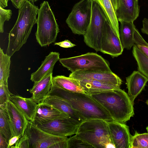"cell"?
Here are the masks:
<instances>
[{
	"mask_svg": "<svg viewBox=\"0 0 148 148\" xmlns=\"http://www.w3.org/2000/svg\"><path fill=\"white\" fill-rule=\"evenodd\" d=\"M38 6L26 0L18 9L17 20L8 35L6 54L11 57L27 42L32 27L36 23Z\"/></svg>",
	"mask_w": 148,
	"mask_h": 148,
	"instance_id": "6da1fadb",
	"label": "cell"
},
{
	"mask_svg": "<svg viewBox=\"0 0 148 148\" xmlns=\"http://www.w3.org/2000/svg\"><path fill=\"white\" fill-rule=\"evenodd\" d=\"M89 95L108 112L113 120L125 123L134 114V103L128 94L120 88Z\"/></svg>",
	"mask_w": 148,
	"mask_h": 148,
	"instance_id": "7a4b0ae2",
	"label": "cell"
},
{
	"mask_svg": "<svg viewBox=\"0 0 148 148\" xmlns=\"http://www.w3.org/2000/svg\"><path fill=\"white\" fill-rule=\"evenodd\" d=\"M49 95H55L67 101L86 119L113 120L108 112L89 95L64 89L53 84Z\"/></svg>",
	"mask_w": 148,
	"mask_h": 148,
	"instance_id": "3957f363",
	"label": "cell"
},
{
	"mask_svg": "<svg viewBox=\"0 0 148 148\" xmlns=\"http://www.w3.org/2000/svg\"><path fill=\"white\" fill-rule=\"evenodd\" d=\"M94 148H106L112 143L107 121L99 119L86 120L78 126L75 134Z\"/></svg>",
	"mask_w": 148,
	"mask_h": 148,
	"instance_id": "277c9868",
	"label": "cell"
},
{
	"mask_svg": "<svg viewBox=\"0 0 148 148\" xmlns=\"http://www.w3.org/2000/svg\"><path fill=\"white\" fill-rule=\"evenodd\" d=\"M38 14L36 39L41 47L46 46L56 40L59 32L58 25L47 1L41 3Z\"/></svg>",
	"mask_w": 148,
	"mask_h": 148,
	"instance_id": "5b68a950",
	"label": "cell"
},
{
	"mask_svg": "<svg viewBox=\"0 0 148 148\" xmlns=\"http://www.w3.org/2000/svg\"><path fill=\"white\" fill-rule=\"evenodd\" d=\"M62 65L71 73L79 70L111 72L109 62L101 56L93 52L80 56L60 58Z\"/></svg>",
	"mask_w": 148,
	"mask_h": 148,
	"instance_id": "8992f818",
	"label": "cell"
},
{
	"mask_svg": "<svg viewBox=\"0 0 148 148\" xmlns=\"http://www.w3.org/2000/svg\"><path fill=\"white\" fill-rule=\"evenodd\" d=\"M107 20L103 11L93 1L90 21L84 37L86 45L97 52L100 51L103 31Z\"/></svg>",
	"mask_w": 148,
	"mask_h": 148,
	"instance_id": "52a82bcc",
	"label": "cell"
},
{
	"mask_svg": "<svg viewBox=\"0 0 148 148\" xmlns=\"http://www.w3.org/2000/svg\"><path fill=\"white\" fill-rule=\"evenodd\" d=\"M25 133L29 138V148H67V137L50 134L30 121Z\"/></svg>",
	"mask_w": 148,
	"mask_h": 148,
	"instance_id": "ba28073f",
	"label": "cell"
},
{
	"mask_svg": "<svg viewBox=\"0 0 148 148\" xmlns=\"http://www.w3.org/2000/svg\"><path fill=\"white\" fill-rule=\"evenodd\" d=\"M93 2L81 0L73 6L66 22L74 34H85L90 21Z\"/></svg>",
	"mask_w": 148,
	"mask_h": 148,
	"instance_id": "9c48e42d",
	"label": "cell"
},
{
	"mask_svg": "<svg viewBox=\"0 0 148 148\" xmlns=\"http://www.w3.org/2000/svg\"><path fill=\"white\" fill-rule=\"evenodd\" d=\"M79 125V123L68 117L55 119L35 125L40 129L52 135L68 137L76 134Z\"/></svg>",
	"mask_w": 148,
	"mask_h": 148,
	"instance_id": "30bf717a",
	"label": "cell"
},
{
	"mask_svg": "<svg viewBox=\"0 0 148 148\" xmlns=\"http://www.w3.org/2000/svg\"><path fill=\"white\" fill-rule=\"evenodd\" d=\"M123 49L120 38L115 34L107 20L103 31L100 51L114 58L121 55Z\"/></svg>",
	"mask_w": 148,
	"mask_h": 148,
	"instance_id": "8fae6325",
	"label": "cell"
},
{
	"mask_svg": "<svg viewBox=\"0 0 148 148\" xmlns=\"http://www.w3.org/2000/svg\"><path fill=\"white\" fill-rule=\"evenodd\" d=\"M112 142L116 148H130L132 135L128 126L114 121H107Z\"/></svg>",
	"mask_w": 148,
	"mask_h": 148,
	"instance_id": "7c38bea8",
	"label": "cell"
},
{
	"mask_svg": "<svg viewBox=\"0 0 148 148\" xmlns=\"http://www.w3.org/2000/svg\"><path fill=\"white\" fill-rule=\"evenodd\" d=\"M5 108L9 119L11 137L18 136H23L27 128L28 121L24 114L10 100L8 102Z\"/></svg>",
	"mask_w": 148,
	"mask_h": 148,
	"instance_id": "4fadbf2b",
	"label": "cell"
},
{
	"mask_svg": "<svg viewBox=\"0 0 148 148\" xmlns=\"http://www.w3.org/2000/svg\"><path fill=\"white\" fill-rule=\"evenodd\" d=\"M69 77L76 79H92L111 84L120 88L121 79L113 72L79 70L72 72Z\"/></svg>",
	"mask_w": 148,
	"mask_h": 148,
	"instance_id": "5bb4252c",
	"label": "cell"
},
{
	"mask_svg": "<svg viewBox=\"0 0 148 148\" xmlns=\"http://www.w3.org/2000/svg\"><path fill=\"white\" fill-rule=\"evenodd\" d=\"M139 11L138 0H118L116 13L118 21L134 22Z\"/></svg>",
	"mask_w": 148,
	"mask_h": 148,
	"instance_id": "9a60e30c",
	"label": "cell"
},
{
	"mask_svg": "<svg viewBox=\"0 0 148 148\" xmlns=\"http://www.w3.org/2000/svg\"><path fill=\"white\" fill-rule=\"evenodd\" d=\"M42 103L53 107L66 114L69 118L80 124L86 120L67 101L61 97L55 95H49Z\"/></svg>",
	"mask_w": 148,
	"mask_h": 148,
	"instance_id": "2e32d148",
	"label": "cell"
},
{
	"mask_svg": "<svg viewBox=\"0 0 148 148\" xmlns=\"http://www.w3.org/2000/svg\"><path fill=\"white\" fill-rule=\"evenodd\" d=\"M68 117L66 114L55 108L41 103L38 104L32 122L36 125L55 119Z\"/></svg>",
	"mask_w": 148,
	"mask_h": 148,
	"instance_id": "e0dca14e",
	"label": "cell"
},
{
	"mask_svg": "<svg viewBox=\"0 0 148 148\" xmlns=\"http://www.w3.org/2000/svg\"><path fill=\"white\" fill-rule=\"evenodd\" d=\"M53 73H51L40 81L34 82L29 91L31 97L37 104L42 103L49 95L53 85Z\"/></svg>",
	"mask_w": 148,
	"mask_h": 148,
	"instance_id": "ac0fdd59",
	"label": "cell"
},
{
	"mask_svg": "<svg viewBox=\"0 0 148 148\" xmlns=\"http://www.w3.org/2000/svg\"><path fill=\"white\" fill-rule=\"evenodd\" d=\"M128 94L132 101L134 100L144 88L148 79L139 71H134L126 78Z\"/></svg>",
	"mask_w": 148,
	"mask_h": 148,
	"instance_id": "d6986e66",
	"label": "cell"
},
{
	"mask_svg": "<svg viewBox=\"0 0 148 148\" xmlns=\"http://www.w3.org/2000/svg\"><path fill=\"white\" fill-rule=\"evenodd\" d=\"M60 59V53L51 52L45 57L38 69L31 75V80L34 82H38L46 75L53 73L54 67Z\"/></svg>",
	"mask_w": 148,
	"mask_h": 148,
	"instance_id": "ffe728a7",
	"label": "cell"
},
{
	"mask_svg": "<svg viewBox=\"0 0 148 148\" xmlns=\"http://www.w3.org/2000/svg\"><path fill=\"white\" fill-rule=\"evenodd\" d=\"M10 100L24 114L28 121L32 122L38 104L31 97L27 98L12 94Z\"/></svg>",
	"mask_w": 148,
	"mask_h": 148,
	"instance_id": "44dd1931",
	"label": "cell"
},
{
	"mask_svg": "<svg viewBox=\"0 0 148 148\" xmlns=\"http://www.w3.org/2000/svg\"><path fill=\"white\" fill-rule=\"evenodd\" d=\"M134 22H120L119 29L120 40L124 49L130 50L134 45V34L136 29Z\"/></svg>",
	"mask_w": 148,
	"mask_h": 148,
	"instance_id": "7402d4cb",
	"label": "cell"
},
{
	"mask_svg": "<svg viewBox=\"0 0 148 148\" xmlns=\"http://www.w3.org/2000/svg\"><path fill=\"white\" fill-rule=\"evenodd\" d=\"M100 7L116 35L120 38L119 21L111 0H93Z\"/></svg>",
	"mask_w": 148,
	"mask_h": 148,
	"instance_id": "603a6c76",
	"label": "cell"
},
{
	"mask_svg": "<svg viewBox=\"0 0 148 148\" xmlns=\"http://www.w3.org/2000/svg\"><path fill=\"white\" fill-rule=\"evenodd\" d=\"M53 84L64 89L75 92L86 93L77 80L75 79L64 75L53 77Z\"/></svg>",
	"mask_w": 148,
	"mask_h": 148,
	"instance_id": "cb8c5ba5",
	"label": "cell"
},
{
	"mask_svg": "<svg viewBox=\"0 0 148 148\" xmlns=\"http://www.w3.org/2000/svg\"><path fill=\"white\" fill-rule=\"evenodd\" d=\"M87 94L120 88L115 85L92 79H77Z\"/></svg>",
	"mask_w": 148,
	"mask_h": 148,
	"instance_id": "d4e9b609",
	"label": "cell"
},
{
	"mask_svg": "<svg viewBox=\"0 0 148 148\" xmlns=\"http://www.w3.org/2000/svg\"><path fill=\"white\" fill-rule=\"evenodd\" d=\"M11 56L5 54L0 48V84L8 86V79L10 76Z\"/></svg>",
	"mask_w": 148,
	"mask_h": 148,
	"instance_id": "484cf974",
	"label": "cell"
},
{
	"mask_svg": "<svg viewBox=\"0 0 148 148\" xmlns=\"http://www.w3.org/2000/svg\"><path fill=\"white\" fill-rule=\"evenodd\" d=\"M132 52L137 63L138 70L148 79V57L135 44L133 46Z\"/></svg>",
	"mask_w": 148,
	"mask_h": 148,
	"instance_id": "4316f807",
	"label": "cell"
},
{
	"mask_svg": "<svg viewBox=\"0 0 148 148\" xmlns=\"http://www.w3.org/2000/svg\"><path fill=\"white\" fill-rule=\"evenodd\" d=\"M0 133L8 143L12 136L9 119L5 107L0 106Z\"/></svg>",
	"mask_w": 148,
	"mask_h": 148,
	"instance_id": "83f0119b",
	"label": "cell"
},
{
	"mask_svg": "<svg viewBox=\"0 0 148 148\" xmlns=\"http://www.w3.org/2000/svg\"><path fill=\"white\" fill-rule=\"evenodd\" d=\"M148 148V132L138 133L135 131L132 136L130 148Z\"/></svg>",
	"mask_w": 148,
	"mask_h": 148,
	"instance_id": "f1b7e54d",
	"label": "cell"
},
{
	"mask_svg": "<svg viewBox=\"0 0 148 148\" xmlns=\"http://www.w3.org/2000/svg\"><path fill=\"white\" fill-rule=\"evenodd\" d=\"M67 148H94L88 143L79 138L75 134L68 138Z\"/></svg>",
	"mask_w": 148,
	"mask_h": 148,
	"instance_id": "f546056e",
	"label": "cell"
},
{
	"mask_svg": "<svg viewBox=\"0 0 148 148\" xmlns=\"http://www.w3.org/2000/svg\"><path fill=\"white\" fill-rule=\"evenodd\" d=\"M134 44L140 50L148 57V43L144 39L136 28L134 34Z\"/></svg>",
	"mask_w": 148,
	"mask_h": 148,
	"instance_id": "4dcf8cb0",
	"label": "cell"
},
{
	"mask_svg": "<svg viewBox=\"0 0 148 148\" xmlns=\"http://www.w3.org/2000/svg\"><path fill=\"white\" fill-rule=\"evenodd\" d=\"M12 94L9 90L8 86L0 84V106L5 107Z\"/></svg>",
	"mask_w": 148,
	"mask_h": 148,
	"instance_id": "1f68e13d",
	"label": "cell"
},
{
	"mask_svg": "<svg viewBox=\"0 0 148 148\" xmlns=\"http://www.w3.org/2000/svg\"><path fill=\"white\" fill-rule=\"evenodd\" d=\"M12 15V11L10 9H5L0 7V32H4V24L5 21H8Z\"/></svg>",
	"mask_w": 148,
	"mask_h": 148,
	"instance_id": "d6a6232c",
	"label": "cell"
},
{
	"mask_svg": "<svg viewBox=\"0 0 148 148\" xmlns=\"http://www.w3.org/2000/svg\"><path fill=\"white\" fill-rule=\"evenodd\" d=\"M29 138L27 135L24 133V135L17 141L15 145L12 146L10 148H29Z\"/></svg>",
	"mask_w": 148,
	"mask_h": 148,
	"instance_id": "836d02e7",
	"label": "cell"
},
{
	"mask_svg": "<svg viewBox=\"0 0 148 148\" xmlns=\"http://www.w3.org/2000/svg\"><path fill=\"white\" fill-rule=\"evenodd\" d=\"M54 45H58L61 47L64 48H71L76 46V45L73 43L68 40H65L61 42H55Z\"/></svg>",
	"mask_w": 148,
	"mask_h": 148,
	"instance_id": "e575fe53",
	"label": "cell"
},
{
	"mask_svg": "<svg viewBox=\"0 0 148 148\" xmlns=\"http://www.w3.org/2000/svg\"><path fill=\"white\" fill-rule=\"evenodd\" d=\"M143 26L141 28L142 32L148 36V18H144L142 21Z\"/></svg>",
	"mask_w": 148,
	"mask_h": 148,
	"instance_id": "d590c367",
	"label": "cell"
},
{
	"mask_svg": "<svg viewBox=\"0 0 148 148\" xmlns=\"http://www.w3.org/2000/svg\"><path fill=\"white\" fill-rule=\"evenodd\" d=\"M8 145L5 138L0 133V148H8Z\"/></svg>",
	"mask_w": 148,
	"mask_h": 148,
	"instance_id": "8d00e7d4",
	"label": "cell"
},
{
	"mask_svg": "<svg viewBox=\"0 0 148 148\" xmlns=\"http://www.w3.org/2000/svg\"><path fill=\"white\" fill-rule=\"evenodd\" d=\"M16 8L19 9L23 5L26 0H10Z\"/></svg>",
	"mask_w": 148,
	"mask_h": 148,
	"instance_id": "74e56055",
	"label": "cell"
},
{
	"mask_svg": "<svg viewBox=\"0 0 148 148\" xmlns=\"http://www.w3.org/2000/svg\"><path fill=\"white\" fill-rule=\"evenodd\" d=\"M22 137L21 136H18L11 137L8 141V148H10L12 146L15 145L17 141Z\"/></svg>",
	"mask_w": 148,
	"mask_h": 148,
	"instance_id": "f35d334b",
	"label": "cell"
},
{
	"mask_svg": "<svg viewBox=\"0 0 148 148\" xmlns=\"http://www.w3.org/2000/svg\"><path fill=\"white\" fill-rule=\"evenodd\" d=\"M8 0H0V7L3 8L7 6Z\"/></svg>",
	"mask_w": 148,
	"mask_h": 148,
	"instance_id": "ab89813d",
	"label": "cell"
},
{
	"mask_svg": "<svg viewBox=\"0 0 148 148\" xmlns=\"http://www.w3.org/2000/svg\"><path fill=\"white\" fill-rule=\"evenodd\" d=\"M111 1L116 11L117 8L118 0H111Z\"/></svg>",
	"mask_w": 148,
	"mask_h": 148,
	"instance_id": "60d3db41",
	"label": "cell"
},
{
	"mask_svg": "<svg viewBox=\"0 0 148 148\" xmlns=\"http://www.w3.org/2000/svg\"><path fill=\"white\" fill-rule=\"evenodd\" d=\"M29 0L31 2L33 3H34L36 2L38 0Z\"/></svg>",
	"mask_w": 148,
	"mask_h": 148,
	"instance_id": "b9f144b4",
	"label": "cell"
},
{
	"mask_svg": "<svg viewBox=\"0 0 148 148\" xmlns=\"http://www.w3.org/2000/svg\"><path fill=\"white\" fill-rule=\"evenodd\" d=\"M146 103L148 106V99L146 101Z\"/></svg>",
	"mask_w": 148,
	"mask_h": 148,
	"instance_id": "7bdbcfd3",
	"label": "cell"
},
{
	"mask_svg": "<svg viewBox=\"0 0 148 148\" xmlns=\"http://www.w3.org/2000/svg\"><path fill=\"white\" fill-rule=\"evenodd\" d=\"M146 129L147 130V132H148V126H147L146 128Z\"/></svg>",
	"mask_w": 148,
	"mask_h": 148,
	"instance_id": "ee69618b",
	"label": "cell"
}]
</instances>
